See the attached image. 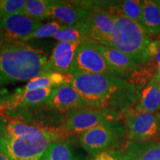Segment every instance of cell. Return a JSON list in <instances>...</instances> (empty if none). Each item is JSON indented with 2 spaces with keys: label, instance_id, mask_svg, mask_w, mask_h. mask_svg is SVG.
<instances>
[{
  "label": "cell",
  "instance_id": "obj_28",
  "mask_svg": "<svg viewBox=\"0 0 160 160\" xmlns=\"http://www.w3.org/2000/svg\"><path fill=\"white\" fill-rule=\"evenodd\" d=\"M151 62L153 63V65H154L157 68L160 66V46H159V51H158V53H157V56H156L155 59H153Z\"/></svg>",
  "mask_w": 160,
  "mask_h": 160
},
{
  "label": "cell",
  "instance_id": "obj_27",
  "mask_svg": "<svg viewBox=\"0 0 160 160\" xmlns=\"http://www.w3.org/2000/svg\"><path fill=\"white\" fill-rule=\"evenodd\" d=\"M151 82L160 85V66L157 68V73H156L155 76L153 77V79H151Z\"/></svg>",
  "mask_w": 160,
  "mask_h": 160
},
{
  "label": "cell",
  "instance_id": "obj_26",
  "mask_svg": "<svg viewBox=\"0 0 160 160\" xmlns=\"http://www.w3.org/2000/svg\"><path fill=\"white\" fill-rule=\"evenodd\" d=\"M93 160H118L114 156L112 155L109 152H104V153H100L94 157Z\"/></svg>",
  "mask_w": 160,
  "mask_h": 160
},
{
  "label": "cell",
  "instance_id": "obj_13",
  "mask_svg": "<svg viewBox=\"0 0 160 160\" xmlns=\"http://www.w3.org/2000/svg\"><path fill=\"white\" fill-rule=\"evenodd\" d=\"M109 153L118 160H160V141L127 142L122 148Z\"/></svg>",
  "mask_w": 160,
  "mask_h": 160
},
{
  "label": "cell",
  "instance_id": "obj_2",
  "mask_svg": "<svg viewBox=\"0 0 160 160\" xmlns=\"http://www.w3.org/2000/svg\"><path fill=\"white\" fill-rule=\"evenodd\" d=\"M47 53L26 42L0 46V89L37 77L45 71Z\"/></svg>",
  "mask_w": 160,
  "mask_h": 160
},
{
  "label": "cell",
  "instance_id": "obj_19",
  "mask_svg": "<svg viewBox=\"0 0 160 160\" xmlns=\"http://www.w3.org/2000/svg\"><path fill=\"white\" fill-rule=\"evenodd\" d=\"M39 160H81V157L75 151L71 140L66 137L52 143Z\"/></svg>",
  "mask_w": 160,
  "mask_h": 160
},
{
  "label": "cell",
  "instance_id": "obj_18",
  "mask_svg": "<svg viewBox=\"0 0 160 160\" xmlns=\"http://www.w3.org/2000/svg\"><path fill=\"white\" fill-rule=\"evenodd\" d=\"M73 75L62 74L53 71H44L28 82L21 91H28L41 88H57L59 86L71 84Z\"/></svg>",
  "mask_w": 160,
  "mask_h": 160
},
{
  "label": "cell",
  "instance_id": "obj_7",
  "mask_svg": "<svg viewBox=\"0 0 160 160\" xmlns=\"http://www.w3.org/2000/svg\"><path fill=\"white\" fill-rule=\"evenodd\" d=\"M121 119L119 111L111 109L93 108L85 106L68 112L64 128L69 133L80 134L100 124L120 121Z\"/></svg>",
  "mask_w": 160,
  "mask_h": 160
},
{
  "label": "cell",
  "instance_id": "obj_22",
  "mask_svg": "<svg viewBox=\"0 0 160 160\" xmlns=\"http://www.w3.org/2000/svg\"><path fill=\"white\" fill-rule=\"evenodd\" d=\"M50 1L51 0H26L22 13L39 22L48 19Z\"/></svg>",
  "mask_w": 160,
  "mask_h": 160
},
{
  "label": "cell",
  "instance_id": "obj_12",
  "mask_svg": "<svg viewBox=\"0 0 160 160\" xmlns=\"http://www.w3.org/2000/svg\"><path fill=\"white\" fill-rule=\"evenodd\" d=\"M89 9L82 7L74 2L51 0L50 1L49 18L66 27L81 24L85 19Z\"/></svg>",
  "mask_w": 160,
  "mask_h": 160
},
{
  "label": "cell",
  "instance_id": "obj_3",
  "mask_svg": "<svg viewBox=\"0 0 160 160\" xmlns=\"http://www.w3.org/2000/svg\"><path fill=\"white\" fill-rule=\"evenodd\" d=\"M115 29L111 47L144 67L151 63L147 50L152 40L137 22L125 17H115Z\"/></svg>",
  "mask_w": 160,
  "mask_h": 160
},
{
  "label": "cell",
  "instance_id": "obj_21",
  "mask_svg": "<svg viewBox=\"0 0 160 160\" xmlns=\"http://www.w3.org/2000/svg\"><path fill=\"white\" fill-rule=\"evenodd\" d=\"M142 21L148 34L160 37V1H143Z\"/></svg>",
  "mask_w": 160,
  "mask_h": 160
},
{
  "label": "cell",
  "instance_id": "obj_6",
  "mask_svg": "<svg viewBox=\"0 0 160 160\" xmlns=\"http://www.w3.org/2000/svg\"><path fill=\"white\" fill-rule=\"evenodd\" d=\"M127 131V142L153 141L160 136V113L137 111L134 108L120 112Z\"/></svg>",
  "mask_w": 160,
  "mask_h": 160
},
{
  "label": "cell",
  "instance_id": "obj_11",
  "mask_svg": "<svg viewBox=\"0 0 160 160\" xmlns=\"http://www.w3.org/2000/svg\"><path fill=\"white\" fill-rule=\"evenodd\" d=\"M55 88H41L24 91L18 89L14 93L0 97L8 113L30 107L48 105Z\"/></svg>",
  "mask_w": 160,
  "mask_h": 160
},
{
  "label": "cell",
  "instance_id": "obj_16",
  "mask_svg": "<svg viewBox=\"0 0 160 160\" xmlns=\"http://www.w3.org/2000/svg\"><path fill=\"white\" fill-rule=\"evenodd\" d=\"M95 45L100 53L105 57L106 61L108 62L112 68L117 72L119 77L127 80L131 73L142 68L122 52L113 48L98 45L96 43Z\"/></svg>",
  "mask_w": 160,
  "mask_h": 160
},
{
  "label": "cell",
  "instance_id": "obj_10",
  "mask_svg": "<svg viewBox=\"0 0 160 160\" xmlns=\"http://www.w3.org/2000/svg\"><path fill=\"white\" fill-rule=\"evenodd\" d=\"M42 25V22L22 13L0 18V45L24 42L26 38Z\"/></svg>",
  "mask_w": 160,
  "mask_h": 160
},
{
  "label": "cell",
  "instance_id": "obj_4",
  "mask_svg": "<svg viewBox=\"0 0 160 160\" xmlns=\"http://www.w3.org/2000/svg\"><path fill=\"white\" fill-rule=\"evenodd\" d=\"M64 128H55L39 133L19 137H0V151L11 160H39L45 150L62 138L68 137Z\"/></svg>",
  "mask_w": 160,
  "mask_h": 160
},
{
  "label": "cell",
  "instance_id": "obj_1",
  "mask_svg": "<svg viewBox=\"0 0 160 160\" xmlns=\"http://www.w3.org/2000/svg\"><path fill=\"white\" fill-rule=\"evenodd\" d=\"M71 85L88 107L121 112L134 108L140 90L123 78L111 75L76 73Z\"/></svg>",
  "mask_w": 160,
  "mask_h": 160
},
{
  "label": "cell",
  "instance_id": "obj_9",
  "mask_svg": "<svg viewBox=\"0 0 160 160\" xmlns=\"http://www.w3.org/2000/svg\"><path fill=\"white\" fill-rule=\"evenodd\" d=\"M88 13L82 22L88 41L111 47L115 29L114 16L102 8H88Z\"/></svg>",
  "mask_w": 160,
  "mask_h": 160
},
{
  "label": "cell",
  "instance_id": "obj_30",
  "mask_svg": "<svg viewBox=\"0 0 160 160\" xmlns=\"http://www.w3.org/2000/svg\"><path fill=\"white\" fill-rule=\"evenodd\" d=\"M0 160H11L5 154H4L2 152L0 151Z\"/></svg>",
  "mask_w": 160,
  "mask_h": 160
},
{
  "label": "cell",
  "instance_id": "obj_25",
  "mask_svg": "<svg viewBox=\"0 0 160 160\" xmlns=\"http://www.w3.org/2000/svg\"><path fill=\"white\" fill-rule=\"evenodd\" d=\"M25 0H0V18L22 13Z\"/></svg>",
  "mask_w": 160,
  "mask_h": 160
},
{
  "label": "cell",
  "instance_id": "obj_31",
  "mask_svg": "<svg viewBox=\"0 0 160 160\" xmlns=\"http://www.w3.org/2000/svg\"><path fill=\"white\" fill-rule=\"evenodd\" d=\"M0 46H1V45H0Z\"/></svg>",
  "mask_w": 160,
  "mask_h": 160
},
{
  "label": "cell",
  "instance_id": "obj_23",
  "mask_svg": "<svg viewBox=\"0 0 160 160\" xmlns=\"http://www.w3.org/2000/svg\"><path fill=\"white\" fill-rule=\"evenodd\" d=\"M53 39L59 42H73L77 41H88L87 34L82 23L73 26V27H65L62 30L53 36Z\"/></svg>",
  "mask_w": 160,
  "mask_h": 160
},
{
  "label": "cell",
  "instance_id": "obj_14",
  "mask_svg": "<svg viewBox=\"0 0 160 160\" xmlns=\"http://www.w3.org/2000/svg\"><path fill=\"white\" fill-rule=\"evenodd\" d=\"M82 41L58 42L45 65V71H53L62 74H71V68L77 49Z\"/></svg>",
  "mask_w": 160,
  "mask_h": 160
},
{
  "label": "cell",
  "instance_id": "obj_15",
  "mask_svg": "<svg viewBox=\"0 0 160 160\" xmlns=\"http://www.w3.org/2000/svg\"><path fill=\"white\" fill-rule=\"evenodd\" d=\"M48 105L62 113H67L71 110L87 106L79 93L71 84H66L55 88Z\"/></svg>",
  "mask_w": 160,
  "mask_h": 160
},
{
  "label": "cell",
  "instance_id": "obj_24",
  "mask_svg": "<svg viewBox=\"0 0 160 160\" xmlns=\"http://www.w3.org/2000/svg\"><path fill=\"white\" fill-rule=\"evenodd\" d=\"M65 27L66 26L62 25L57 21L50 22L42 25L37 31L33 32L31 35L26 38L24 42H27L36 39L53 37V36H55L58 32H59Z\"/></svg>",
  "mask_w": 160,
  "mask_h": 160
},
{
  "label": "cell",
  "instance_id": "obj_5",
  "mask_svg": "<svg viewBox=\"0 0 160 160\" xmlns=\"http://www.w3.org/2000/svg\"><path fill=\"white\" fill-rule=\"evenodd\" d=\"M127 131L121 121L108 122L80 133L79 139L82 148L96 157L104 152L122 148Z\"/></svg>",
  "mask_w": 160,
  "mask_h": 160
},
{
  "label": "cell",
  "instance_id": "obj_29",
  "mask_svg": "<svg viewBox=\"0 0 160 160\" xmlns=\"http://www.w3.org/2000/svg\"><path fill=\"white\" fill-rule=\"evenodd\" d=\"M7 113H8V111H7V109H6V108L2 105V104L0 103V118L5 117Z\"/></svg>",
  "mask_w": 160,
  "mask_h": 160
},
{
  "label": "cell",
  "instance_id": "obj_20",
  "mask_svg": "<svg viewBox=\"0 0 160 160\" xmlns=\"http://www.w3.org/2000/svg\"><path fill=\"white\" fill-rule=\"evenodd\" d=\"M134 109L150 113L160 112V85L152 82L140 90L139 99Z\"/></svg>",
  "mask_w": 160,
  "mask_h": 160
},
{
  "label": "cell",
  "instance_id": "obj_8",
  "mask_svg": "<svg viewBox=\"0 0 160 160\" xmlns=\"http://www.w3.org/2000/svg\"><path fill=\"white\" fill-rule=\"evenodd\" d=\"M70 73L71 75L82 73L119 77L100 53L95 43L90 41H84L78 46Z\"/></svg>",
  "mask_w": 160,
  "mask_h": 160
},
{
  "label": "cell",
  "instance_id": "obj_17",
  "mask_svg": "<svg viewBox=\"0 0 160 160\" xmlns=\"http://www.w3.org/2000/svg\"><path fill=\"white\" fill-rule=\"evenodd\" d=\"M142 6L143 1L140 0L111 1L108 2L105 10L115 17L133 20L143 28Z\"/></svg>",
  "mask_w": 160,
  "mask_h": 160
}]
</instances>
